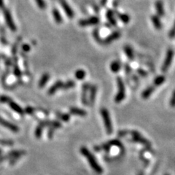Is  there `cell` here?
<instances>
[{"label":"cell","mask_w":175,"mask_h":175,"mask_svg":"<svg viewBox=\"0 0 175 175\" xmlns=\"http://www.w3.org/2000/svg\"><path fill=\"white\" fill-rule=\"evenodd\" d=\"M80 152H81V153L83 155V156H85L86 157V158H87L88 161H89L90 166H91V167L93 168L96 172L99 173V174L102 173V172H103L102 168L98 164V163L96 160L94 156L91 153H90V152L88 150L87 148H84L83 147V148H82L81 149H80Z\"/></svg>","instance_id":"6da1fadb"},{"label":"cell","mask_w":175,"mask_h":175,"mask_svg":"<svg viewBox=\"0 0 175 175\" xmlns=\"http://www.w3.org/2000/svg\"><path fill=\"white\" fill-rule=\"evenodd\" d=\"M117 84H118V91L115 97V102L116 103H120V102L123 101L125 97H126V88H125L124 82L121 77L117 78Z\"/></svg>","instance_id":"7a4b0ae2"},{"label":"cell","mask_w":175,"mask_h":175,"mask_svg":"<svg viewBox=\"0 0 175 175\" xmlns=\"http://www.w3.org/2000/svg\"><path fill=\"white\" fill-rule=\"evenodd\" d=\"M101 115L102 116L104 126H105L106 132H107L108 134H111L112 133V124L109 112L105 108H102L101 110Z\"/></svg>","instance_id":"3957f363"},{"label":"cell","mask_w":175,"mask_h":175,"mask_svg":"<svg viewBox=\"0 0 175 175\" xmlns=\"http://www.w3.org/2000/svg\"><path fill=\"white\" fill-rule=\"evenodd\" d=\"M174 51L172 49H169L167 53H166V58H165L164 64H163V66L161 67V71L164 72V73H166V72L168 71V69H169V67L171 66V64L172 63L173 61V58H174Z\"/></svg>","instance_id":"277c9868"},{"label":"cell","mask_w":175,"mask_h":175,"mask_svg":"<svg viewBox=\"0 0 175 175\" xmlns=\"http://www.w3.org/2000/svg\"><path fill=\"white\" fill-rule=\"evenodd\" d=\"M99 21L100 20L97 16H92V17L89 18V19L80 20L79 21V25L82 27H89V26L96 25V24L99 23Z\"/></svg>","instance_id":"5b68a950"},{"label":"cell","mask_w":175,"mask_h":175,"mask_svg":"<svg viewBox=\"0 0 175 175\" xmlns=\"http://www.w3.org/2000/svg\"><path fill=\"white\" fill-rule=\"evenodd\" d=\"M4 15H5L6 23H7L8 27H9V28L10 29L11 31H15L16 30L15 25V23H14L13 19H12L11 14H10V13L8 10H7V9L4 10Z\"/></svg>","instance_id":"8992f818"},{"label":"cell","mask_w":175,"mask_h":175,"mask_svg":"<svg viewBox=\"0 0 175 175\" xmlns=\"http://www.w3.org/2000/svg\"><path fill=\"white\" fill-rule=\"evenodd\" d=\"M120 36H121V34H120V31H114L111 35H110L108 37H106L105 39L102 40V45H109V44L112 43L115 40L119 39Z\"/></svg>","instance_id":"52a82bcc"},{"label":"cell","mask_w":175,"mask_h":175,"mask_svg":"<svg viewBox=\"0 0 175 175\" xmlns=\"http://www.w3.org/2000/svg\"><path fill=\"white\" fill-rule=\"evenodd\" d=\"M60 3H61V5L62 8L64 9V12H65L66 15L69 17V19H73L74 17V12L72 10V9L71 8V7L69 5V4L66 2V0H59Z\"/></svg>","instance_id":"ba28073f"},{"label":"cell","mask_w":175,"mask_h":175,"mask_svg":"<svg viewBox=\"0 0 175 175\" xmlns=\"http://www.w3.org/2000/svg\"><path fill=\"white\" fill-rule=\"evenodd\" d=\"M0 125H2V126H3L4 127H6L7 128H8V129L12 131L13 132H18L19 131V127H17L15 125L7 121V120H5V119H3V118H0Z\"/></svg>","instance_id":"9c48e42d"},{"label":"cell","mask_w":175,"mask_h":175,"mask_svg":"<svg viewBox=\"0 0 175 175\" xmlns=\"http://www.w3.org/2000/svg\"><path fill=\"white\" fill-rule=\"evenodd\" d=\"M90 87V85L88 83H84L82 86V102L84 105L88 104V99H87V92L88 90Z\"/></svg>","instance_id":"30bf717a"},{"label":"cell","mask_w":175,"mask_h":175,"mask_svg":"<svg viewBox=\"0 0 175 175\" xmlns=\"http://www.w3.org/2000/svg\"><path fill=\"white\" fill-rule=\"evenodd\" d=\"M63 85H64V82H62L61 80H58V81H56L55 83H54V85H53L51 88H50V89L48 90V94H49L50 95H53V94H55L58 90L62 88Z\"/></svg>","instance_id":"8fae6325"},{"label":"cell","mask_w":175,"mask_h":175,"mask_svg":"<svg viewBox=\"0 0 175 175\" xmlns=\"http://www.w3.org/2000/svg\"><path fill=\"white\" fill-rule=\"evenodd\" d=\"M96 93H97V86L96 85H90V97H89V103L90 106H92L95 102Z\"/></svg>","instance_id":"7c38bea8"},{"label":"cell","mask_w":175,"mask_h":175,"mask_svg":"<svg viewBox=\"0 0 175 175\" xmlns=\"http://www.w3.org/2000/svg\"><path fill=\"white\" fill-rule=\"evenodd\" d=\"M156 9L158 15L159 17H164L165 15V10L161 0H158L156 2Z\"/></svg>","instance_id":"4fadbf2b"},{"label":"cell","mask_w":175,"mask_h":175,"mask_svg":"<svg viewBox=\"0 0 175 175\" xmlns=\"http://www.w3.org/2000/svg\"><path fill=\"white\" fill-rule=\"evenodd\" d=\"M132 136H133V138H134V140L136 141V142H141V143H143L145 144H150V143L148 142V141L142 137V136L140 135V134H139V133L137 131H132Z\"/></svg>","instance_id":"5bb4252c"},{"label":"cell","mask_w":175,"mask_h":175,"mask_svg":"<svg viewBox=\"0 0 175 175\" xmlns=\"http://www.w3.org/2000/svg\"><path fill=\"white\" fill-rule=\"evenodd\" d=\"M151 21L153 23L154 27L157 30H160L162 29V23L158 15H152L151 17Z\"/></svg>","instance_id":"9a60e30c"},{"label":"cell","mask_w":175,"mask_h":175,"mask_svg":"<svg viewBox=\"0 0 175 175\" xmlns=\"http://www.w3.org/2000/svg\"><path fill=\"white\" fill-rule=\"evenodd\" d=\"M70 113L72 115H80V116H85L87 115L85 110L80 109L77 107H71L70 108Z\"/></svg>","instance_id":"2e32d148"},{"label":"cell","mask_w":175,"mask_h":175,"mask_svg":"<svg viewBox=\"0 0 175 175\" xmlns=\"http://www.w3.org/2000/svg\"><path fill=\"white\" fill-rule=\"evenodd\" d=\"M106 18H107V20L108 21H109L110 25L113 26V27H115L117 23H116V20L114 17L113 11L111 10H108L107 12H106Z\"/></svg>","instance_id":"e0dca14e"},{"label":"cell","mask_w":175,"mask_h":175,"mask_svg":"<svg viewBox=\"0 0 175 175\" xmlns=\"http://www.w3.org/2000/svg\"><path fill=\"white\" fill-rule=\"evenodd\" d=\"M154 90H155V86H152V85L149 86V87L147 88L146 89L142 92V97L144 98V99H147V98H149L152 95V93L154 92Z\"/></svg>","instance_id":"ac0fdd59"},{"label":"cell","mask_w":175,"mask_h":175,"mask_svg":"<svg viewBox=\"0 0 175 175\" xmlns=\"http://www.w3.org/2000/svg\"><path fill=\"white\" fill-rule=\"evenodd\" d=\"M124 51H125V53H126V55L127 57L128 58V59L130 60H134V51H133V49L131 48V47L129 45H126L124 47Z\"/></svg>","instance_id":"d6986e66"},{"label":"cell","mask_w":175,"mask_h":175,"mask_svg":"<svg viewBox=\"0 0 175 175\" xmlns=\"http://www.w3.org/2000/svg\"><path fill=\"white\" fill-rule=\"evenodd\" d=\"M9 105L10 106V108L12 110H13L14 111L18 112V113L21 114V115H23L24 113V111L23 110V109L20 106L19 104H17L15 102H13V101H10L9 102Z\"/></svg>","instance_id":"ffe728a7"},{"label":"cell","mask_w":175,"mask_h":175,"mask_svg":"<svg viewBox=\"0 0 175 175\" xmlns=\"http://www.w3.org/2000/svg\"><path fill=\"white\" fill-rule=\"evenodd\" d=\"M120 68H121V65H120V63L118 61H112L111 64H110V69L114 73H117V72H119Z\"/></svg>","instance_id":"44dd1931"},{"label":"cell","mask_w":175,"mask_h":175,"mask_svg":"<svg viewBox=\"0 0 175 175\" xmlns=\"http://www.w3.org/2000/svg\"><path fill=\"white\" fill-rule=\"evenodd\" d=\"M53 15L54 18V20L58 24H60L62 23L63 21V19H62V16L61 15V13H59V11L57 9H53Z\"/></svg>","instance_id":"7402d4cb"},{"label":"cell","mask_w":175,"mask_h":175,"mask_svg":"<svg viewBox=\"0 0 175 175\" xmlns=\"http://www.w3.org/2000/svg\"><path fill=\"white\" fill-rule=\"evenodd\" d=\"M117 15H118V19H119L122 22H123L124 23H128V22L130 21V16L128 15V14L121 13L118 12V13H117Z\"/></svg>","instance_id":"603a6c76"},{"label":"cell","mask_w":175,"mask_h":175,"mask_svg":"<svg viewBox=\"0 0 175 175\" xmlns=\"http://www.w3.org/2000/svg\"><path fill=\"white\" fill-rule=\"evenodd\" d=\"M26 152L25 151H23V150H21V151H13V152H10L9 154L7 155V156L4 157L5 158H19V157L23 156V155H25Z\"/></svg>","instance_id":"cb8c5ba5"},{"label":"cell","mask_w":175,"mask_h":175,"mask_svg":"<svg viewBox=\"0 0 175 175\" xmlns=\"http://www.w3.org/2000/svg\"><path fill=\"white\" fill-rule=\"evenodd\" d=\"M50 79V74L48 73H45L43 75V77H41L40 82H39V86L40 88H43L44 86L46 85V83L48 82V80Z\"/></svg>","instance_id":"d4e9b609"},{"label":"cell","mask_w":175,"mask_h":175,"mask_svg":"<svg viewBox=\"0 0 175 175\" xmlns=\"http://www.w3.org/2000/svg\"><path fill=\"white\" fill-rule=\"evenodd\" d=\"M85 75H86V73L83 69H78L75 72V73H74V76H75V77L79 80H83L84 78L85 77Z\"/></svg>","instance_id":"484cf974"},{"label":"cell","mask_w":175,"mask_h":175,"mask_svg":"<svg viewBox=\"0 0 175 175\" xmlns=\"http://www.w3.org/2000/svg\"><path fill=\"white\" fill-rule=\"evenodd\" d=\"M165 80H166V78H165L164 76L163 75L158 76V77H156V79L154 80L153 81L154 86H159L160 85H162V84L165 82Z\"/></svg>","instance_id":"4316f807"},{"label":"cell","mask_w":175,"mask_h":175,"mask_svg":"<svg viewBox=\"0 0 175 175\" xmlns=\"http://www.w3.org/2000/svg\"><path fill=\"white\" fill-rule=\"evenodd\" d=\"M74 86H75V82H74L73 80H68L67 82H66L65 83H64L62 88L64 90H68V89H70V88H74Z\"/></svg>","instance_id":"83f0119b"},{"label":"cell","mask_w":175,"mask_h":175,"mask_svg":"<svg viewBox=\"0 0 175 175\" xmlns=\"http://www.w3.org/2000/svg\"><path fill=\"white\" fill-rule=\"evenodd\" d=\"M44 126L42 124H40L39 126H37V128H36L35 131V136L37 138H40L42 136V132H43V129Z\"/></svg>","instance_id":"f1b7e54d"},{"label":"cell","mask_w":175,"mask_h":175,"mask_svg":"<svg viewBox=\"0 0 175 175\" xmlns=\"http://www.w3.org/2000/svg\"><path fill=\"white\" fill-rule=\"evenodd\" d=\"M93 35H94V39H95L96 41L98 42V43L102 44V40L99 37V33H98V29H96L94 30V32H93Z\"/></svg>","instance_id":"f546056e"},{"label":"cell","mask_w":175,"mask_h":175,"mask_svg":"<svg viewBox=\"0 0 175 175\" xmlns=\"http://www.w3.org/2000/svg\"><path fill=\"white\" fill-rule=\"evenodd\" d=\"M58 116L64 121H68L70 119V116L68 114H62V113H58Z\"/></svg>","instance_id":"4dcf8cb0"},{"label":"cell","mask_w":175,"mask_h":175,"mask_svg":"<svg viewBox=\"0 0 175 175\" xmlns=\"http://www.w3.org/2000/svg\"><path fill=\"white\" fill-rule=\"evenodd\" d=\"M109 144L110 146H111V145H115V146H118V147H120L121 148L122 147V144H121V142H120V141H118V140H112L111 142H109Z\"/></svg>","instance_id":"1f68e13d"},{"label":"cell","mask_w":175,"mask_h":175,"mask_svg":"<svg viewBox=\"0 0 175 175\" xmlns=\"http://www.w3.org/2000/svg\"><path fill=\"white\" fill-rule=\"evenodd\" d=\"M169 37L170 38H174L175 37V21L172 27V29L170 30L169 33Z\"/></svg>","instance_id":"d6a6232c"},{"label":"cell","mask_w":175,"mask_h":175,"mask_svg":"<svg viewBox=\"0 0 175 175\" xmlns=\"http://www.w3.org/2000/svg\"><path fill=\"white\" fill-rule=\"evenodd\" d=\"M36 2H37L38 7L41 9H45V3L44 2V0H35Z\"/></svg>","instance_id":"836d02e7"},{"label":"cell","mask_w":175,"mask_h":175,"mask_svg":"<svg viewBox=\"0 0 175 175\" xmlns=\"http://www.w3.org/2000/svg\"><path fill=\"white\" fill-rule=\"evenodd\" d=\"M169 104L172 107H175V90L173 91V94H172V97H171Z\"/></svg>","instance_id":"e575fe53"},{"label":"cell","mask_w":175,"mask_h":175,"mask_svg":"<svg viewBox=\"0 0 175 175\" xmlns=\"http://www.w3.org/2000/svg\"><path fill=\"white\" fill-rule=\"evenodd\" d=\"M11 99L9 97H7V96H0V102H2V103H6V102H7V103H9Z\"/></svg>","instance_id":"d590c367"},{"label":"cell","mask_w":175,"mask_h":175,"mask_svg":"<svg viewBox=\"0 0 175 175\" xmlns=\"http://www.w3.org/2000/svg\"><path fill=\"white\" fill-rule=\"evenodd\" d=\"M137 72H138V74L141 76V77H146L147 76H148V72H147L145 70H144V69H139L137 70Z\"/></svg>","instance_id":"8d00e7d4"},{"label":"cell","mask_w":175,"mask_h":175,"mask_svg":"<svg viewBox=\"0 0 175 175\" xmlns=\"http://www.w3.org/2000/svg\"><path fill=\"white\" fill-rule=\"evenodd\" d=\"M14 72H15V75L17 76V77H20L21 75V72L20 71L19 68L18 67V66H15V67H14Z\"/></svg>","instance_id":"74e56055"},{"label":"cell","mask_w":175,"mask_h":175,"mask_svg":"<svg viewBox=\"0 0 175 175\" xmlns=\"http://www.w3.org/2000/svg\"><path fill=\"white\" fill-rule=\"evenodd\" d=\"M0 143L2 144H7V145H10V144H13V142L10 140H0Z\"/></svg>","instance_id":"f35d334b"},{"label":"cell","mask_w":175,"mask_h":175,"mask_svg":"<svg viewBox=\"0 0 175 175\" xmlns=\"http://www.w3.org/2000/svg\"><path fill=\"white\" fill-rule=\"evenodd\" d=\"M125 71H126V74H130L131 73V69L129 65H128V64L125 65Z\"/></svg>","instance_id":"ab89813d"},{"label":"cell","mask_w":175,"mask_h":175,"mask_svg":"<svg viewBox=\"0 0 175 175\" xmlns=\"http://www.w3.org/2000/svg\"><path fill=\"white\" fill-rule=\"evenodd\" d=\"M24 112H26L28 114L31 115L34 112V109L32 107H31V106H28V107L26 108L25 111H24Z\"/></svg>","instance_id":"60d3db41"},{"label":"cell","mask_w":175,"mask_h":175,"mask_svg":"<svg viewBox=\"0 0 175 175\" xmlns=\"http://www.w3.org/2000/svg\"><path fill=\"white\" fill-rule=\"evenodd\" d=\"M22 48H23V51H25V52L29 51L30 49H31L30 46L29 45H27V44H24V45L22 46Z\"/></svg>","instance_id":"b9f144b4"},{"label":"cell","mask_w":175,"mask_h":175,"mask_svg":"<svg viewBox=\"0 0 175 175\" xmlns=\"http://www.w3.org/2000/svg\"><path fill=\"white\" fill-rule=\"evenodd\" d=\"M106 2H107V0H102L101 1V5L102 7H104L105 5L106 4Z\"/></svg>","instance_id":"7bdbcfd3"},{"label":"cell","mask_w":175,"mask_h":175,"mask_svg":"<svg viewBox=\"0 0 175 175\" xmlns=\"http://www.w3.org/2000/svg\"><path fill=\"white\" fill-rule=\"evenodd\" d=\"M3 6H4V2H3V0H0V7L2 8Z\"/></svg>","instance_id":"ee69618b"},{"label":"cell","mask_w":175,"mask_h":175,"mask_svg":"<svg viewBox=\"0 0 175 175\" xmlns=\"http://www.w3.org/2000/svg\"><path fill=\"white\" fill-rule=\"evenodd\" d=\"M139 175H143V174H140Z\"/></svg>","instance_id":"f6af8a7d"},{"label":"cell","mask_w":175,"mask_h":175,"mask_svg":"<svg viewBox=\"0 0 175 175\" xmlns=\"http://www.w3.org/2000/svg\"><path fill=\"white\" fill-rule=\"evenodd\" d=\"M1 152H2V150H0V153H1Z\"/></svg>","instance_id":"bcb514c9"},{"label":"cell","mask_w":175,"mask_h":175,"mask_svg":"<svg viewBox=\"0 0 175 175\" xmlns=\"http://www.w3.org/2000/svg\"><path fill=\"white\" fill-rule=\"evenodd\" d=\"M166 175H167V174H166Z\"/></svg>","instance_id":"7dc6e473"}]
</instances>
